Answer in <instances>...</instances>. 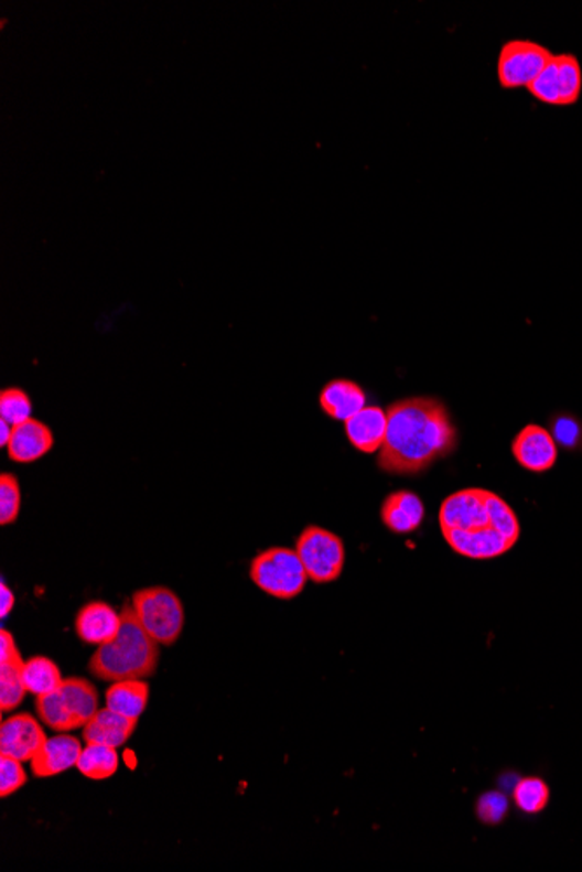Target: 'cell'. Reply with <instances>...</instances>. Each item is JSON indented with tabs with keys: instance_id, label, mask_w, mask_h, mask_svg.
<instances>
[{
	"instance_id": "1f68e13d",
	"label": "cell",
	"mask_w": 582,
	"mask_h": 872,
	"mask_svg": "<svg viewBox=\"0 0 582 872\" xmlns=\"http://www.w3.org/2000/svg\"><path fill=\"white\" fill-rule=\"evenodd\" d=\"M11 434H13V426H9L4 420H0V444H2V446H8Z\"/></svg>"
},
{
	"instance_id": "9a60e30c",
	"label": "cell",
	"mask_w": 582,
	"mask_h": 872,
	"mask_svg": "<svg viewBox=\"0 0 582 872\" xmlns=\"http://www.w3.org/2000/svg\"><path fill=\"white\" fill-rule=\"evenodd\" d=\"M346 435L356 450L371 455L384 446L387 432V413L379 406H365L347 420Z\"/></svg>"
},
{
	"instance_id": "d6986e66",
	"label": "cell",
	"mask_w": 582,
	"mask_h": 872,
	"mask_svg": "<svg viewBox=\"0 0 582 872\" xmlns=\"http://www.w3.org/2000/svg\"><path fill=\"white\" fill-rule=\"evenodd\" d=\"M23 667L25 660L20 652L14 657L0 661V711L2 712L14 711L29 693L23 681Z\"/></svg>"
},
{
	"instance_id": "7402d4cb",
	"label": "cell",
	"mask_w": 582,
	"mask_h": 872,
	"mask_svg": "<svg viewBox=\"0 0 582 872\" xmlns=\"http://www.w3.org/2000/svg\"><path fill=\"white\" fill-rule=\"evenodd\" d=\"M549 793L548 784L539 777H525L516 782L513 789V801L518 810L528 815L541 814L548 807Z\"/></svg>"
},
{
	"instance_id": "e0dca14e",
	"label": "cell",
	"mask_w": 582,
	"mask_h": 872,
	"mask_svg": "<svg viewBox=\"0 0 582 872\" xmlns=\"http://www.w3.org/2000/svg\"><path fill=\"white\" fill-rule=\"evenodd\" d=\"M321 410L333 420L347 422L366 406L365 390L356 381L337 378L328 381L320 394Z\"/></svg>"
},
{
	"instance_id": "5b68a950",
	"label": "cell",
	"mask_w": 582,
	"mask_h": 872,
	"mask_svg": "<svg viewBox=\"0 0 582 872\" xmlns=\"http://www.w3.org/2000/svg\"><path fill=\"white\" fill-rule=\"evenodd\" d=\"M250 577L260 591L278 600H295L308 585V571L295 549L271 547L251 561Z\"/></svg>"
},
{
	"instance_id": "7c38bea8",
	"label": "cell",
	"mask_w": 582,
	"mask_h": 872,
	"mask_svg": "<svg viewBox=\"0 0 582 872\" xmlns=\"http://www.w3.org/2000/svg\"><path fill=\"white\" fill-rule=\"evenodd\" d=\"M55 446L53 430L41 420L30 418L26 422L13 427L9 439L8 456L17 463H34L46 456Z\"/></svg>"
},
{
	"instance_id": "5bb4252c",
	"label": "cell",
	"mask_w": 582,
	"mask_h": 872,
	"mask_svg": "<svg viewBox=\"0 0 582 872\" xmlns=\"http://www.w3.org/2000/svg\"><path fill=\"white\" fill-rule=\"evenodd\" d=\"M424 504L417 493L400 489L386 496L380 509L384 526L396 535L413 534L424 521Z\"/></svg>"
},
{
	"instance_id": "277c9868",
	"label": "cell",
	"mask_w": 582,
	"mask_h": 872,
	"mask_svg": "<svg viewBox=\"0 0 582 872\" xmlns=\"http://www.w3.org/2000/svg\"><path fill=\"white\" fill-rule=\"evenodd\" d=\"M98 691L84 678L63 679L58 690L35 700V711L46 726L67 733L86 726L98 709Z\"/></svg>"
},
{
	"instance_id": "30bf717a",
	"label": "cell",
	"mask_w": 582,
	"mask_h": 872,
	"mask_svg": "<svg viewBox=\"0 0 582 872\" xmlns=\"http://www.w3.org/2000/svg\"><path fill=\"white\" fill-rule=\"evenodd\" d=\"M511 450L516 462L530 472L551 471L558 460V444L553 434L536 423L520 430L513 441Z\"/></svg>"
},
{
	"instance_id": "44dd1931",
	"label": "cell",
	"mask_w": 582,
	"mask_h": 872,
	"mask_svg": "<svg viewBox=\"0 0 582 872\" xmlns=\"http://www.w3.org/2000/svg\"><path fill=\"white\" fill-rule=\"evenodd\" d=\"M23 681L29 693L35 697L53 693L63 682L62 672L55 661L47 657H32L23 667Z\"/></svg>"
},
{
	"instance_id": "ffe728a7",
	"label": "cell",
	"mask_w": 582,
	"mask_h": 872,
	"mask_svg": "<svg viewBox=\"0 0 582 872\" xmlns=\"http://www.w3.org/2000/svg\"><path fill=\"white\" fill-rule=\"evenodd\" d=\"M75 768L91 781H105L116 775L119 768V754L117 749L110 745L88 744L83 749Z\"/></svg>"
},
{
	"instance_id": "ba28073f",
	"label": "cell",
	"mask_w": 582,
	"mask_h": 872,
	"mask_svg": "<svg viewBox=\"0 0 582 872\" xmlns=\"http://www.w3.org/2000/svg\"><path fill=\"white\" fill-rule=\"evenodd\" d=\"M554 54L534 41L515 39L504 44L497 60V75L504 89L528 87L545 71Z\"/></svg>"
},
{
	"instance_id": "8992f818",
	"label": "cell",
	"mask_w": 582,
	"mask_h": 872,
	"mask_svg": "<svg viewBox=\"0 0 582 872\" xmlns=\"http://www.w3.org/2000/svg\"><path fill=\"white\" fill-rule=\"evenodd\" d=\"M137 618L161 646H173L182 636L185 612L179 595L168 588H147L131 598Z\"/></svg>"
},
{
	"instance_id": "4316f807",
	"label": "cell",
	"mask_w": 582,
	"mask_h": 872,
	"mask_svg": "<svg viewBox=\"0 0 582 872\" xmlns=\"http://www.w3.org/2000/svg\"><path fill=\"white\" fill-rule=\"evenodd\" d=\"M534 98L539 99L541 104L546 105H560V80H558V68L554 56L548 63L545 71L537 75L532 84L527 87Z\"/></svg>"
},
{
	"instance_id": "83f0119b",
	"label": "cell",
	"mask_w": 582,
	"mask_h": 872,
	"mask_svg": "<svg viewBox=\"0 0 582 872\" xmlns=\"http://www.w3.org/2000/svg\"><path fill=\"white\" fill-rule=\"evenodd\" d=\"M23 761L0 754V796L8 798L29 782Z\"/></svg>"
},
{
	"instance_id": "484cf974",
	"label": "cell",
	"mask_w": 582,
	"mask_h": 872,
	"mask_svg": "<svg viewBox=\"0 0 582 872\" xmlns=\"http://www.w3.org/2000/svg\"><path fill=\"white\" fill-rule=\"evenodd\" d=\"M509 799L499 790H488L476 801V817L485 826H499L508 817Z\"/></svg>"
},
{
	"instance_id": "3957f363",
	"label": "cell",
	"mask_w": 582,
	"mask_h": 872,
	"mask_svg": "<svg viewBox=\"0 0 582 872\" xmlns=\"http://www.w3.org/2000/svg\"><path fill=\"white\" fill-rule=\"evenodd\" d=\"M121 616V631L114 642L98 646L89 660V672L107 682L154 676L161 645L146 633L131 603L125 604Z\"/></svg>"
},
{
	"instance_id": "6da1fadb",
	"label": "cell",
	"mask_w": 582,
	"mask_h": 872,
	"mask_svg": "<svg viewBox=\"0 0 582 872\" xmlns=\"http://www.w3.org/2000/svg\"><path fill=\"white\" fill-rule=\"evenodd\" d=\"M457 430L449 411L433 397H410L387 408V432L379 467L387 474L412 476L450 455Z\"/></svg>"
},
{
	"instance_id": "cb8c5ba5",
	"label": "cell",
	"mask_w": 582,
	"mask_h": 872,
	"mask_svg": "<svg viewBox=\"0 0 582 872\" xmlns=\"http://www.w3.org/2000/svg\"><path fill=\"white\" fill-rule=\"evenodd\" d=\"M30 418H32V401L25 390L9 387L0 392V420L17 427Z\"/></svg>"
},
{
	"instance_id": "d4e9b609",
	"label": "cell",
	"mask_w": 582,
	"mask_h": 872,
	"mask_svg": "<svg viewBox=\"0 0 582 872\" xmlns=\"http://www.w3.org/2000/svg\"><path fill=\"white\" fill-rule=\"evenodd\" d=\"M21 488L14 474L0 476V525H13L20 516Z\"/></svg>"
},
{
	"instance_id": "f1b7e54d",
	"label": "cell",
	"mask_w": 582,
	"mask_h": 872,
	"mask_svg": "<svg viewBox=\"0 0 582 872\" xmlns=\"http://www.w3.org/2000/svg\"><path fill=\"white\" fill-rule=\"evenodd\" d=\"M554 441L563 446H574L579 439V426L570 418H560L554 423Z\"/></svg>"
},
{
	"instance_id": "f546056e",
	"label": "cell",
	"mask_w": 582,
	"mask_h": 872,
	"mask_svg": "<svg viewBox=\"0 0 582 872\" xmlns=\"http://www.w3.org/2000/svg\"><path fill=\"white\" fill-rule=\"evenodd\" d=\"M20 649H18L17 642H14L13 634L2 628L0 631V661L8 660V658L14 657Z\"/></svg>"
},
{
	"instance_id": "9c48e42d",
	"label": "cell",
	"mask_w": 582,
	"mask_h": 872,
	"mask_svg": "<svg viewBox=\"0 0 582 872\" xmlns=\"http://www.w3.org/2000/svg\"><path fill=\"white\" fill-rule=\"evenodd\" d=\"M46 742V732L42 730L34 715L26 714V712L11 715L0 726V754L2 756L32 761Z\"/></svg>"
},
{
	"instance_id": "603a6c76",
	"label": "cell",
	"mask_w": 582,
	"mask_h": 872,
	"mask_svg": "<svg viewBox=\"0 0 582 872\" xmlns=\"http://www.w3.org/2000/svg\"><path fill=\"white\" fill-rule=\"evenodd\" d=\"M558 68V80H560V105L578 104L582 93V71L581 63L574 54L563 53L554 56Z\"/></svg>"
},
{
	"instance_id": "4fadbf2b",
	"label": "cell",
	"mask_w": 582,
	"mask_h": 872,
	"mask_svg": "<svg viewBox=\"0 0 582 872\" xmlns=\"http://www.w3.org/2000/svg\"><path fill=\"white\" fill-rule=\"evenodd\" d=\"M80 753H83V747H80L79 739L63 733V735L47 739L44 747L35 754L34 760L30 761V768H32L34 777H55V775L75 768Z\"/></svg>"
},
{
	"instance_id": "4dcf8cb0",
	"label": "cell",
	"mask_w": 582,
	"mask_h": 872,
	"mask_svg": "<svg viewBox=\"0 0 582 872\" xmlns=\"http://www.w3.org/2000/svg\"><path fill=\"white\" fill-rule=\"evenodd\" d=\"M14 603H17L14 592L6 585V582H2V585H0V616L2 618L13 612Z\"/></svg>"
},
{
	"instance_id": "ac0fdd59",
	"label": "cell",
	"mask_w": 582,
	"mask_h": 872,
	"mask_svg": "<svg viewBox=\"0 0 582 872\" xmlns=\"http://www.w3.org/2000/svg\"><path fill=\"white\" fill-rule=\"evenodd\" d=\"M149 699L150 687L143 679L116 681L105 691L107 708L131 720H138L143 714Z\"/></svg>"
},
{
	"instance_id": "8fae6325",
	"label": "cell",
	"mask_w": 582,
	"mask_h": 872,
	"mask_svg": "<svg viewBox=\"0 0 582 872\" xmlns=\"http://www.w3.org/2000/svg\"><path fill=\"white\" fill-rule=\"evenodd\" d=\"M122 616L110 604L93 601L75 616V633L86 645L101 646L114 642L121 631Z\"/></svg>"
},
{
	"instance_id": "52a82bcc",
	"label": "cell",
	"mask_w": 582,
	"mask_h": 872,
	"mask_svg": "<svg viewBox=\"0 0 582 872\" xmlns=\"http://www.w3.org/2000/svg\"><path fill=\"white\" fill-rule=\"evenodd\" d=\"M295 550L314 583L335 582L346 567L342 538L320 526H308L297 538Z\"/></svg>"
},
{
	"instance_id": "2e32d148",
	"label": "cell",
	"mask_w": 582,
	"mask_h": 872,
	"mask_svg": "<svg viewBox=\"0 0 582 872\" xmlns=\"http://www.w3.org/2000/svg\"><path fill=\"white\" fill-rule=\"evenodd\" d=\"M137 726L138 720L105 708L96 712L83 728V739L86 744H105L119 749L133 736Z\"/></svg>"
},
{
	"instance_id": "7a4b0ae2",
	"label": "cell",
	"mask_w": 582,
	"mask_h": 872,
	"mask_svg": "<svg viewBox=\"0 0 582 872\" xmlns=\"http://www.w3.org/2000/svg\"><path fill=\"white\" fill-rule=\"evenodd\" d=\"M438 521L450 549L474 561L500 558L520 540L518 516L491 489L466 488L446 496Z\"/></svg>"
}]
</instances>
